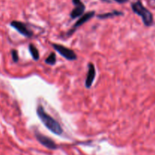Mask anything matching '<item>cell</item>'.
Instances as JSON below:
<instances>
[{"mask_svg":"<svg viewBox=\"0 0 155 155\" xmlns=\"http://www.w3.org/2000/svg\"><path fill=\"white\" fill-rule=\"evenodd\" d=\"M36 114L41 122L50 132L57 136H61L63 133L64 130L60 124L48 114H47L42 105L38 106L36 108Z\"/></svg>","mask_w":155,"mask_h":155,"instance_id":"6da1fadb","label":"cell"},{"mask_svg":"<svg viewBox=\"0 0 155 155\" xmlns=\"http://www.w3.org/2000/svg\"><path fill=\"white\" fill-rule=\"evenodd\" d=\"M52 46L56 51H58L62 57H64L65 59H67V60H77V55L76 54V53L74 52V50L71 49V48H68V47H65L64 45H61V44L53 43Z\"/></svg>","mask_w":155,"mask_h":155,"instance_id":"3957f363","label":"cell"},{"mask_svg":"<svg viewBox=\"0 0 155 155\" xmlns=\"http://www.w3.org/2000/svg\"><path fill=\"white\" fill-rule=\"evenodd\" d=\"M95 65L92 63H89L88 64V74L86 76V81H85V85L87 89H90L95 80Z\"/></svg>","mask_w":155,"mask_h":155,"instance_id":"52a82bcc","label":"cell"},{"mask_svg":"<svg viewBox=\"0 0 155 155\" xmlns=\"http://www.w3.org/2000/svg\"><path fill=\"white\" fill-rule=\"evenodd\" d=\"M29 51H30V54H31V56L33 57V58L34 60L37 61L39 59V52L38 48L33 45V43H30L29 45Z\"/></svg>","mask_w":155,"mask_h":155,"instance_id":"30bf717a","label":"cell"},{"mask_svg":"<svg viewBox=\"0 0 155 155\" xmlns=\"http://www.w3.org/2000/svg\"><path fill=\"white\" fill-rule=\"evenodd\" d=\"M85 8H86V7H85L83 3L81 2L80 4L77 5H76V8H74L73 9L71 15H70L71 19H75V18H79V17L81 16V15H83V12H84L85 11Z\"/></svg>","mask_w":155,"mask_h":155,"instance_id":"ba28073f","label":"cell"},{"mask_svg":"<svg viewBox=\"0 0 155 155\" xmlns=\"http://www.w3.org/2000/svg\"><path fill=\"white\" fill-rule=\"evenodd\" d=\"M12 60L14 62H18L19 60V56H18V52L17 50L12 49Z\"/></svg>","mask_w":155,"mask_h":155,"instance_id":"7c38bea8","label":"cell"},{"mask_svg":"<svg viewBox=\"0 0 155 155\" xmlns=\"http://www.w3.org/2000/svg\"><path fill=\"white\" fill-rule=\"evenodd\" d=\"M114 1H116L118 3H120V4H123V3H125L127 2H128V0H114Z\"/></svg>","mask_w":155,"mask_h":155,"instance_id":"5bb4252c","label":"cell"},{"mask_svg":"<svg viewBox=\"0 0 155 155\" xmlns=\"http://www.w3.org/2000/svg\"><path fill=\"white\" fill-rule=\"evenodd\" d=\"M132 9L133 12L142 18L144 24L147 27H150L153 24L154 18L153 15L148 9L143 5L140 1H137L132 4Z\"/></svg>","mask_w":155,"mask_h":155,"instance_id":"7a4b0ae2","label":"cell"},{"mask_svg":"<svg viewBox=\"0 0 155 155\" xmlns=\"http://www.w3.org/2000/svg\"><path fill=\"white\" fill-rule=\"evenodd\" d=\"M10 25L15 29L18 32H19L21 35L26 36L27 38H30L33 36V33L30 30H29L24 23L18 21H12L10 23Z\"/></svg>","mask_w":155,"mask_h":155,"instance_id":"5b68a950","label":"cell"},{"mask_svg":"<svg viewBox=\"0 0 155 155\" xmlns=\"http://www.w3.org/2000/svg\"><path fill=\"white\" fill-rule=\"evenodd\" d=\"M45 63L49 65H54L56 63V54L55 53L51 52L45 59Z\"/></svg>","mask_w":155,"mask_h":155,"instance_id":"8fae6325","label":"cell"},{"mask_svg":"<svg viewBox=\"0 0 155 155\" xmlns=\"http://www.w3.org/2000/svg\"><path fill=\"white\" fill-rule=\"evenodd\" d=\"M124 14L121 12H118V11H114L112 12H109V13L101 14V15H98V18L99 19H107L109 18H113L115 16H120V15H123Z\"/></svg>","mask_w":155,"mask_h":155,"instance_id":"9c48e42d","label":"cell"},{"mask_svg":"<svg viewBox=\"0 0 155 155\" xmlns=\"http://www.w3.org/2000/svg\"><path fill=\"white\" fill-rule=\"evenodd\" d=\"M95 12H87V13L84 14V15H83L82 17H80V18H79L78 21H77V22L75 23V24L73 26V27L71 28V30L68 33V36H70V35H72L73 33H74V32L75 31V30L78 28V27H80V26H82L83 24H84L85 23L87 22L88 21H89L90 19H92V18L94 17V15H95Z\"/></svg>","mask_w":155,"mask_h":155,"instance_id":"8992f818","label":"cell"},{"mask_svg":"<svg viewBox=\"0 0 155 155\" xmlns=\"http://www.w3.org/2000/svg\"><path fill=\"white\" fill-rule=\"evenodd\" d=\"M81 2H82L81 0H73V3H74V4L75 5L80 4V3H81Z\"/></svg>","mask_w":155,"mask_h":155,"instance_id":"4fadbf2b","label":"cell"},{"mask_svg":"<svg viewBox=\"0 0 155 155\" xmlns=\"http://www.w3.org/2000/svg\"><path fill=\"white\" fill-rule=\"evenodd\" d=\"M35 136H36V139H37V141L41 144V145H43L45 148H48V149L55 150L58 148L57 144H56L52 139H50L48 136H44L43 134H41L39 132H36V133H35Z\"/></svg>","mask_w":155,"mask_h":155,"instance_id":"277c9868","label":"cell"}]
</instances>
